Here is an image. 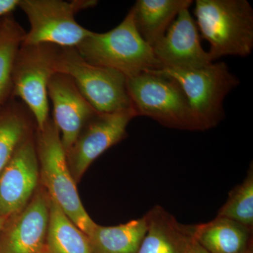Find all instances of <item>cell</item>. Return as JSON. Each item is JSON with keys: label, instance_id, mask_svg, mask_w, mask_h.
Returning a JSON list of instances; mask_svg holds the SVG:
<instances>
[{"label": "cell", "instance_id": "7c38bea8", "mask_svg": "<svg viewBox=\"0 0 253 253\" xmlns=\"http://www.w3.org/2000/svg\"><path fill=\"white\" fill-rule=\"evenodd\" d=\"M49 218V198L36 195L22 211L5 219L0 253H42Z\"/></svg>", "mask_w": 253, "mask_h": 253}, {"label": "cell", "instance_id": "6da1fadb", "mask_svg": "<svg viewBox=\"0 0 253 253\" xmlns=\"http://www.w3.org/2000/svg\"><path fill=\"white\" fill-rule=\"evenodd\" d=\"M194 14L212 62L249 56L253 49V10L247 0H196Z\"/></svg>", "mask_w": 253, "mask_h": 253}, {"label": "cell", "instance_id": "d4e9b609", "mask_svg": "<svg viewBox=\"0 0 253 253\" xmlns=\"http://www.w3.org/2000/svg\"><path fill=\"white\" fill-rule=\"evenodd\" d=\"M246 253H253V250L252 249L250 250L249 251H248V252Z\"/></svg>", "mask_w": 253, "mask_h": 253}, {"label": "cell", "instance_id": "ffe728a7", "mask_svg": "<svg viewBox=\"0 0 253 253\" xmlns=\"http://www.w3.org/2000/svg\"><path fill=\"white\" fill-rule=\"evenodd\" d=\"M28 131L27 120L18 105L10 103L0 107V173L27 137Z\"/></svg>", "mask_w": 253, "mask_h": 253}, {"label": "cell", "instance_id": "e0dca14e", "mask_svg": "<svg viewBox=\"0 0 253 253\" xmlns=\"http://www.w3.org/2000/svg\"><path fill=\"white\" fill-rule=\"evenodd\" d=\"M146 214L139 219L114 226L96 224L89 234L93 253H136L146 231Z\"/></svg>", "mask_w": 253, "mask_h": 253}, {"label": "cell", "instance_id": "5bb4252c", "mask_svg": "<svg viewBox=\"0 0 253 253\" xmlns=\"http://www.w3.org/2000/svg\"><path fill=\"white\" fill-rule=\"evenodd\" d=\"M147 231L136 253H186L195 226L183 225L161 206L147 214Z\"/></svg>", "mask_w": 253, "mask_h": 253}, {"label": "cell", "instance_id": "ac0fdd59", "mask_svg": "<svg viewBox=\"0 0 253 253\" xmlns=\"http://www.w3.org/2000/svg\"><path fill=\"white\" fill-rule=\"evenodd\" d=\"M42 253H93L88 236L50 198L49 224Z\"/></svg>", "mask_w": 253, "mask_h": 253}, {"label": "cell", "instance_id": "4fadbf2b", "mask_svg": "<svg viewBox=\"0 0 253 253\" xmlns=\"http://www.w3.org/2000/svg\"><path fill=\"white\" fill-rule=\"evenodd\" d=\"M48 96L52 101L54 124L67 154L83 128L99 113L86 101L74 81L63 73L51 76Z\"/></svg>", "mask_w": 253, "mask_h": 253}, {"label": "cell", "instance_id": "8fae6325", "mask_svg": "<svg viewBox=\"0 0 253 253\" xmlns=\"http://www.w3.org/2000/svg\"><path fill=\"white\" fill-rule=\"evenodd\" d=\"M152 49L160 69H195L212 63L201 45L197 25L189 9L181 10Z\"/></svg>", "mask_w": 253, "mask_h": 253}, {"label": "cell", "instance_id": "cb8c5ba5", "mask_svg": "<svg viewBox=\"0 0 253 253\" xmlns=\"http://www.w3.org/2000/svg\"><path fill=\"white\" fill-rule=\"evenodd\" d=\"M5 219L2 218H0V232H1V228H2L3 224H4Z\"/></svg>", "mask_w": 253, "mask_h": 253}, {"label": "cell", "instance_id": "2e32d148", "mask_svg": "<svg viewBox=\"0 0 253 253\" xmlns=\"http://www.w3.org/2000/svg\"><path fill=\"white\" fill-rule=\"evenodd\" d=\"M252 229L227 218L195 225V239L211 253H247L252 249Z\"/></svg>", "mask_w": 253, "mask_h": 253}, {"label": "cell", "instance_id": "277c9868", "mask_svg": "<svg viewBox=\"0 0 253 253\" xmlns=\"http://www.w3.org/2000/svg\"><path fill=\"white\" fill-rule=\"evenodd\" d=\"M39 131L38 156L42 179L49 198L82 231L89 236L96 224L86 212L80 199L59 129L54 121L49 119Z\"/></svg>", "mask_w": 253, "mask_h": 253}, {"label": "cell", "instance_id": "ba28073f", "mask_svg": "<svg viewBox=\"0 0 253 253\" xmlns=\"http://www.w3.org/2000/svg\"><path fill=\"white\" fill-rule=\"evenodd\" d=\"M59 46L21 44L12 76V94L22 100L36 119L39 130L49 120L48 84L55 72Z\"/></svg>", "mask_w": 253, "mask_h": 253}, {"label": "cell", "instance_id": "603a6c76", "mask_svg": "<svg viewBox=\"0 0 253 253\" xmlns=\"http://www.w3.org/2000/svg\"><path fill=\"white\" fill-rule=\"evenodd\" d=\"M186 253H211L208 252L207 250L204 249L203 246H201L199 243L196 241V240L194 239L190 242L189 246H188L187 250H186Z\"/></svg>", "mask_w": 253, "mask_h": 253}, {"label": "cell", "instance_id": "8992f818", "mask_svg": "<svg viewBox=\"0 0 253 253\" xmlns=\"http://www.w3.org/2000/svg\"><path fill=\"white\" fill-rule=\"evenodd\" d=\"M97 3L94 0L71 2L61 0H20L18 7L26 14L31 25L22 44L76 47L91 31L78 23L75 15Z\"/></svg>", "mask_w": 253, "mask_h": 253}, {"label": "cell", "instance_id": "3957f363", "mask_svg": "<svg viewBox=\"0 0 253 253\" xmlns=\"http://www.w3.org/2000/svg\"><path fill=\"white\" fill-rule=\"evenodd\" d=\"M126 89L137 116L168 127L204 131L186 95L172 78L156 70L126 78Z\"/></svg>", "mask_w": 253, "mask_h": 253}, {"label": "cell", "instance_id": "5b68a950", "mask_svg": "<svg viewBox=\"0 0 253 253\" xmlns=\"http://www.w3.org/2000/svg\"><path fill=\"white\" fill-rule=\"evenodd\" d=\"M55 72L67 75L98 113L134 109L126 89V77L111 68L88 63L76 47H59Z\"/></svg>", "mask_w": 253, "mask_h": 253}, {"label": "cell", "instance_id": "d6986e66", "mask_svg": "<svg viewBox=\"0 0 253 253\" xmlns=\"http://www.w3.org/2000/svg\"><path fill=\"white\" fill-rule=\"evenodd\" d=\"M25 34L10 15L0 18V107L12 93L15 61Z\"/></svg>", "mask_w": 253, "mask_h": 253}, {"label": "cell", "instance_id": "7402d4cb", "mask_svg": "<svg viewBox=\"0 0 253 253\" xmlns=\"http://www.w3.org/2000/svg\"><path fill=\"white\" fill-rule=\"evenodd\" d=\"M20 0H0V18L9 16L18 7Z\"/></svg>", "mask_w": 253, "mask_h": 253}, {"label": "cell", "instance_id": "9c48e42d", "mask_svg": "<svg viewBox=\"0 0 253 253\" xmlns=\"http://www.w3.org/2000/svg\"><path fill=\"white\" fill-rule=\"evenodd\" d=\"M136 116L134 109L98 113L86 125L66 154L75 180H79L91 163L106 150L126 137V126Z\"/></svg>", "mask_w": 253, "mask_h": 253}, {"label": "cell", "instance_id": "52a82bcc", "mask_svg": "<svg viewBox=\"0 0 253 253\" xmlns=\"http://www.w3.org/2000/svg\"><path fill=\"white\" fill-rule=\"evenodd\" d=\"M156 71L179 84L205 130L222 121L224 99L240 83L224 62H212L195 69Z\"/></svg>", "mask_w": 253, "mask_h": 253}, {"label": "cell", "instance_id": "30bf717a", "mask_svg": "<svg viewBox=\"0 0 253 253\" xmlns=\"http://www.w3.org/2000/svg\"><path fill=\"white\" fill-rule=\"evenodd\" d=\"M38 161L36 146L27 136L0 173V218L7 219L27 206L39 179Z\"/></svg>", "mask_w": 253, "mask_h": 253}, {"label": "cell", "instance_id": "9a60e30c", "mask_svg": "<svg viewBox=\"0 0 253 253\" xmlns=\"http://www.w3.org/2000/svg\"><path fill=\"white\" fill-rule=\"evenodd\" d=\"M191 0H138L131 10L136 29L154 47L163 39L181 10L189 9Z\"/></svg>", "mask_w": 253, "mask_h": 253}, {"label": "cell", "instance_id": "7a4b0ae2", "mask_svg": "<svg viewBox=\"0 0 253 253\" xmlns=\"http://www.w3.org/2000/svg\"><path fill=\"white\" fill-rule=\"evenodd\" d=\"M76 49L88 63L115 70L126 78L160 69L152 47L136 29L131 9L117 27L104 33L91 31Z\"/></svg>", "mask_w": 253, "mask_h": 253}, {"label": "cell", "instance_id": "44dd1931", "mask_svg": "<svg viewBox=\"0 0 253 253\" xmlns=\"http://www.w3.org/2000/svg\"><path fill=\"white\" fill-rule=\"evenodd\" d=\"M217 217L227 218L253 230V166L244 181L231 191L229 199L219 210Z\"/></svg>", "mask_w": 253, "mask_h": 253}]
</instances>
